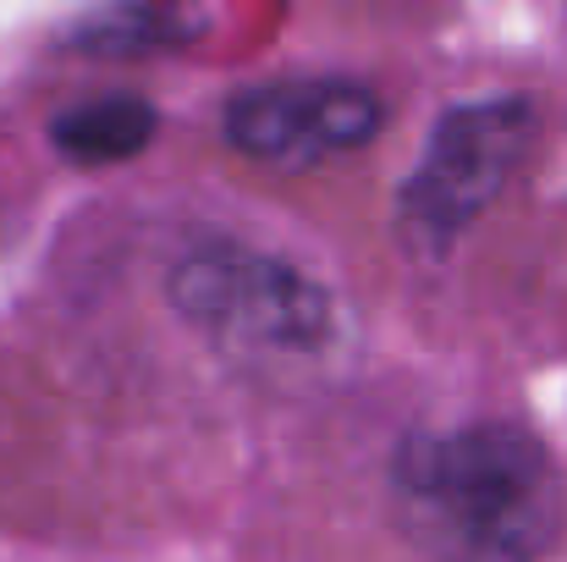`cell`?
Segmentation results:
<instances>
[{
	"mask_svg": "<svg viewBox=\"0 0 567 562\" xmlns=\"http://www.w3.org/2000/svg\"><path fill=\"white\" fill-rule=\"evenodd\" d=\"M402 535L430 562H546L567 535V480L524 425L408 436L391 458Z\"/></svg>",
	"mask_w": 567,
	"mask_h": 562,
	"instance_id": "1",
	"label": "cell"
},
{
	"mask_svg": "<svg viewBox=\"0 0 567 562\" xmlns=\"http://www.w3.org/2000/svg\"><path fill=\"white\" fill-rule=\"evenodd\" d=\"M529 144H535V105L524 94H491L441 111L396 198L402 243L424 259L446 254L513 183Z\"/></svg>",
	"mask_w": 567,
	"mask_h": 562,
	"instance_id": "2",
	"label": "cell"
},
{
	"mask_svg": "<svg viewBox=\"0 0 567 562\" xmlns=\"http://www.w3.org/2000/svg\"><path fill=\"white\" fill-rule=\"evenodd\" d=\"M166 293L198 331H209L215 343H231V348L303 354V348H320L331 331V298L320 282H309L298 265H287L265 248L231 243V237L193 243L172 265Z\"/></svg>",
	"mask_w": 567,
	"mask_h": 562,
	"instance_id": "3",
	"label": "cell"
},
{
	"mask_svg": "<svg viewBox=\"0 0 567 562\" xmlns=\"http://www.w3.org/2000/svg\"><path fill=\"white\" fill-rule=\"evenodd\" d=\"M380 122H385V105L359 78L254 83V89L231 94L220 111L226 144L276 172H309V166L342 161L375 139Z\"/></svg>",
	"mask_w": 567,
	"mask_h": 562,
	"instance_id": "4",
	"label": "cell"
},
{
	"mask_svg": "<svg viewBox=\"0 0 567 562\" xmlns=\"http://www.w3.org/2000/svg\"><path fill=\"white\" fill-rule=\"evenodd\" d=\"M155 105L138 94H100L83 100L72 111H61L50 122V144L72 161V166H116L133 161L150 139H155Z\"/></svg>",
	"mask_w": 567,
	"mask_h": 562,
	"instance_id": "5",
	"label": "cell"
}]
</instances>
